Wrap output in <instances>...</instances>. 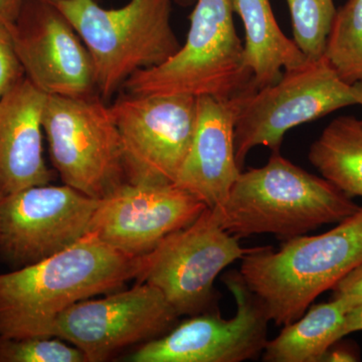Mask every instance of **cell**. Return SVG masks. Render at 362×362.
<instances>
[{
	"label": "cell",
	"mask_w": 362,
	"mask_h": 362,
	"mask_svg": "<svg viewBox=\"0 0 362 362\" xmlns=\"http://www.w3.org/2000/svg\"><path fill=\"white\" fill-rule=\"evenodd\" d=\"M100 201L49 183L0 197V259L18 270L73 246L89 233Z\"/></svg>",
	"instance_id": "obj_10"
},
{
	"label": "cell",
	"mask_w": 362,
	"mask_h": 362,
	"mask_svg": "<svg viewBox=\"0 0 362 362\" xmlns=\"http://www.w3.org/2000/svg\"><path fill=\"white\" fill-rule=\"evenodd\" d=\"M42 128L64 185L103 199L127 182L120 134L110 106L99 94L47 96Z\"/></svg>",
	"instance_id": "obj_7"
},
{
	"label": "cell",
	"mask_w": 362,
	"mask_h": 362,
	"mask_svg": "<svg viewBox=\"0 0 362 362\" xmlns=\"http://www.w3.org/2000/svg\"><path fill=\"white\" fill-rule=\"evenodd\" d=\"M359 361L358 356H356L354 350L350 349L349 347L341 346L337 349L328 350L323 361Z\"/></svg>",
	"instance_id": "obj_27"
},
{
	"label": "cell",
	"mask_w": 362,
	"mask_h": 362,
	"mask_svg": "<svg viewBox=\"0 0 362 362\" xmlns=\"http://www.w3.org/2000/svg\"><path fill=\"white\" fill-rule=\"evenodd\" d=\"M294 42L308 61L322 58L337 16L333 0H286Z\"/></svg>",
	"instance_id": "obj_21"
},
{
	"label": "cell",
	"mask_w": 362,
	"mask_h": 362,
	"mask_svg": "<svg viewBox=\"0 0 362 362\" xmlns=\"http://www.w3.org/2000/svg\"><path fill=\"white\" fill-rule=\"evenodd\" d=\"M361 264L362 206L321 235H298L279 250L252 247L242 258L240 274L270 322L285 326Z\"/></svg>",
	"instance_id": "obj_3"
},
{
	"label": "cell",
	"mask_w": 362,
	"mask_h": 362,
	"mask_svg": "<svg viewBox=\"0 0 362 362\" xmlns=\"http://www.w3.org/2000/svg\"><path fill=\"white\" fill-rule=\"evenodd\" d=\"M87 47L98 94L108 101L136 71L161 65L180 51L171 25L173 0H129L107 9L97 0H47Z\"/></svg>",
	"instance_id": "obj_4"
},
{
	"label": "cell",
	"mask_w": 362,
	"mask_h": 362,
	"mask_svg": "<svg viewBox=\"0 0 362 362\" xmlns=\"http://www.w3.org/2000/svg\"><path fill=\"white\" fill-rule=\"evenodd\" d=\"M131 257L89 233L39 263L0 274V337H52L54 321L73 305L137 279Z\"/></svg>",
	"instance_id": "obj_1"
},
{
	"label": "cell",
	"mask_w": 362,
	"mask_h": 362,
	"mask_svg": "<svg viewBox=\"0 0 362 362\" xmlns=\"http://www.w3.org/2000/svg\"><path fill=\"white\" fill-rule=\"evenodd\" d=\"M352 105H358L357 85L344 82L324 56L283 71L274 84L242 93L235 122L238 165L243 170L255 147L280 151L292 128Z\"/></svg>",
	"instance_id": "obj_6"
},
{
	"label": "cell",
	"mask_w": 362,
	"mask_h": 362,
	"mask_svg": "<svg viewBox=\"0 0 362 362\" xmlns=\"http://www.w3.org/2000/svg\"><path fill=\"white\" fill-rule=\"evenodd\" d=\"M230 4L244 25L245 61L255 90L278 82L282 70L299 68L308 61L294 40L281 30L270 0H230Z\"/></svg>",
	"instance_id": "obj_17"
},
{
	"label": "cell",
	"mask_w": 362,
	"mask_h": 362,
	"mask_svg": "<svg viewBox=\"0 0 362 362\" xmlns=\"http://www.w3.org/2000/svg\"><path fill=\"white\" fill-rule=\"evenodd\" d=\"M349 309L338 299L311 305L303 316L284 326L280 334L268 340L264 349L266 362L323 361L328 350L342 339Z\"/></svg>",
	"instance_id": "obj_18"
},
{
	"label": "cell",
	"mask_w": 362,
	"mask_h": 362,
	"mask_svg": "<svg viewBox=\"0 0 362 362\" xmlns=\"http://www.w3.org/2000/svg\"><path fill=\"white\" fill-rule=\"evenodd\" d=\"M250 251L207 207L194 223L142 257L137 281L158 289L178 316L199 315L213 303L214 281L221 272Z\"/></svg>",
	"instance_id": "obj_8"
},
{
	"label": "cell",
	"mask_w": 362,
	"mask_h": 362,
	"mask_svg": "<svg viewBox=\"0 0 362 362\" xmlns=\"http://www.w3.org/2000/svg\"><path fill=\"white\" fill-rule=\"evenodd\" d=\"M178 317L158 289L137 282L126 291L73 305L56 319L51 337L77 347L87 362H101L165 334Z\"/></svg>",
	"instance_id": "obj_12"
},
{
	"label": "cell",
	"mask_w": 362,
	"mask_h": 362,
	"mask_svg": "<svg viewBox=\"0 0 362 362\" xmlns=\"http://www.w3.org/2000/svg\"><path fill=\"white\" fill-rule=\"evenodd\" d=\"M362 331V306L351 309L346 314L343 325L341 337H345L351 333Z\"/></svg>",
	"instance_id": "obj_26"
},
{
	"label": "cell",
	"mask_w": 362,
	"mask_h": 362,
	"mask_svg": "<svg viewBox=\"0 0 362 362\" xmlns=\"http://www.w3.org/2000/svg\"><path fill=\"white\" fill-rule=\"evenodd\" d=\"M324 57L344 82H362V0H349L337 11Z\"/></svg>",
	"instance_id": "obj_20"
},
{
	"label": "cell",
	"mask_w": 362,
	"mask_h": 362,
	"mask_svg": "<svg viewBox=\"0 0 362 362\" xmlns=\"http://www.w3.org/2000/svg\"><path fill=\"white\" fill-rule=\"evenodd\" d=\"M175 1L180 4V6H188L197 1V0H175Z\"/></svg>",
	"instance_id": "obj_28"
},
{
	"label": "cell",
	"mask_w": 362,
	"mask_h": 362,
	"mask_svg": "<svg viewBox=\"0 0 362 362\" xmlns=\"http://www.w3.org/2000/svg\"><path fill=\"white\" fill-rule=\"evenodd\" d=\"M357 88H358V105L362 106V82L356 83Z\"/></svg>",
	"instance_id": "obj_29"
},
{
	"label": "cell",
	"mask_w": 362,
	"mask_h": 362,
	"mask_svg": "<svg viewBox=\"0 0 362 362\" xmlns=\"http://www.w3.org/2000/svg\"><path fill=\"white\" fill-rule=\"evenodd\" d=\"M235 298L237 313L223 319L218 312L199 314L165 334L143 343L128 356L132 362H243L263 354L270 322L261 301L240 272L223 277Z\"/></svg>",
	"instance_id": "obj_11"
},
{
	"label": "cell",
	"mask_w": 362,
	"mask_h": 362,
	"mask_svg": "<svg viewBox=\"0 0 362 362\" xmlns=\"http://www.w3.org/2000/svg\"><path fill=\"white\" fill-rule=\"evenodd\" d=\"M206 209L204 202L175 183L126 182L100 201L89 233L117 251L143 257Z\"/></svg>",
	"instance_id": "obj_14"
},
{
	"label": "cell",
	"mask_w": 362,
	"mask_h": 362,
	"mask_svg": "<svg viewBox=\"0 0 362 362\" xmlns=\"http://www.w3.org/2000/svg\"><path fill=\"white\" fill-rule=\"evenodd\" d=\"M237 112L238 97H197L194 138L175 185L195 195L209 209L226 201L243 171L235 160Z\"/></svg>",
	"instance_id": "obj_15"
},
{
	"label": "cell",
	"mask_w": 362,
	"mask_h": 362,
	"mask_svg": "<svg viewBox=\"0 0 362 362\" xmlns=\"http://www.w3.org/2000/svg\"><path fill=\"white\" fill-rule=\"evenodd\" d=\"M0 362H87L80 349L58 337H0Z\"/></svg>",
	"instance_id": "obj_22"
},
{
	"label": "cell",
	"mask_w": 362,
	"mask_h": 362,
	"mask_svg": "<svg viewBox=\"0 0 362 362\" xmlns=\"http://www.w3.org/2000/svg\"><path fill=\"white\" fill-rule=\"evenodd\" d=\"M233 14L230 0H197L187 40L180 51L161 65L136 71L123 89L133 95L221 100L254 89Z\"/></svg>",
	"instance_id": "obj_5"
},
{
	"label": "cell",
	"mask_w": 362,
	"mask_h": 362,
	"mask_svg": "<svg viewBox=\"0 0 362 362\" xmlns=\"http://www.w3.org/2000/svg\"><path fill=\"white\" fill-rule=\"evenodd\" d=\"M333 299L349 307V311L362 306V264L350 271L332 288Z\"/></svg>",
	"instance_id": "obj_24"
},
{
	"label": "cell",
	"mask_w": 362,
	"mask_h": 362,
	"mask_svg": "<svg viewBox=\"0 0 362 362\" xmlns=\"http://www.w3.org/2000/svg\"><path fill=\"white\" fill-rule=\"evenodd\" d=\"M9 30L25 78L40 92L70 98L98 94L87 47L51 2L25 0Z\"/></svg>",
	"instance_id": "obj_13"
},
{
	"label": "cell",
	"mask_w": 362,
	"mask_h": 362,
	"mask_svg": "<svg viewBox=\"0 0 362 362\" xmlns=\"http://www.w3.org/2000/svg\"><path fill=\"white\" fill-rule=\"evenodd\" d=\"M359 207L325 178L274 151L265 165L242 171L226 201L213 209L238 239L271 233L286 240L340 223Z\"/></svg>",
	"instance_id": "obj_2"
},
{
	"label": "cell",
	"mask_w": 362,
	"mask_h": 362,
	"mask_svg": "<svg viewBox=\"0 0 362 362\" xmlns=\"http://www.w3.org/2000/svg\"><path fill=\"white\" fill-rule=\"evenodd\" d=\"M9 26L0 23V100L25 78Z\"/></svg>",
	"instance_id": "obj_23"
},
{
	"label": "cell",
	"mask_w": 362,
	"mask_h": 362,
	"mask_svg": "<svg viewBox=\"0 0 362 362\" xmlns=\"http://www.w3.org/2000/svg\"><path fill=\"white\" fill-rule=\"evenodd\" d=\"M309 160L349 197H362V120L338 117L309 150Z\"/></svg>",
	"instance_id": "obj_19"
},
{
	"label": "cell",
	"mask_w": 362,
	"mask_h": 362,
	"mask_svg": "<svg viewBox=\"0 0 362 362\" xmlns=\"http://www.w3.org/2000/svg\"><path fill=\"white\" fill-rule=\"evenodd\" d=\"M25 0H0V23L11 25L18 20Z\"/></svg>",
	"instance_id": "obj_25"
},
{
	"label": "cell",
	"mask_w": 362,
	"mask_h": 362,
	"mask_svg": "<svg viewBox=\"0 0 362 362\" xmlns=\"http://www.w3.org/2000/svg\"><path fill=\"white\" fill-rule=\"evenodd\" d=\"M122 143L127 182L175 183L197 118V97L122 95L110 106Z\"/></svg>",
	"instance_id": "obj_9"
},
{
	"label": "cell",
	"mask_w": 362,
	"mask_h": 362,
	"mask_svg": "<svg viewBox=\"0 0 362 362\" xmlns=\"http://www.w3.org/2000/svg\"><path fill=\"white\" fill-rule=\"evenodd\" d=\"M47 98L25 78L0 100V197L52 180L42 146Z\"/></svg>",
	"instance_id": "obj_16"
}]
</instances>
